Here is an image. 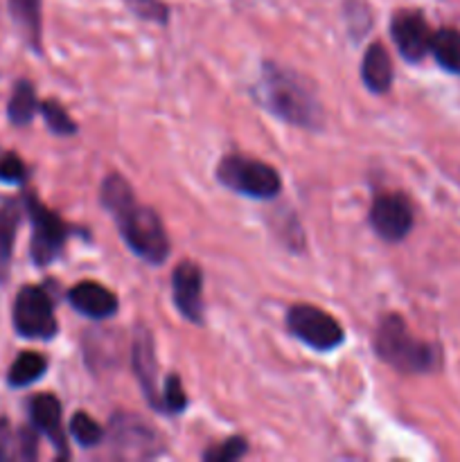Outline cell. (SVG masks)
I'll return each mask as SVG.
<instances>
[{"instance_id":"6da1fadb","label":"cell","mask_w":460,"mask_h":462,"mask_svg":"<svg viewBox=\"0 0 460 462\" xmlns=\"http://www.w3.org/2000/svg\"><path fill=\"white\" fill-rule=\"evenodd\" d=\"M99 201L115 219L122 239L133 255L149 264H162L170 257V237L156 210L135 199L133 189L120 174L102 180Z\"/></svg>"},{"instance_id":"603a6c76","label":"cell","mask_w":460,"mask_h":462,"mask_svg":"<svg viewBox=\"0 0 460 462\" xmlns=\"http://www.w3.org/2000/svg\"><path fill=\"white\" fill-rule=\"evenodd\" d=\"M70 433L81 447H97L102 442L104 431L88 413H75L70 420Z\"/></svg>"},{"instance_id":"4316f807","label":"cell","mask_w":460,"mask_h":462,"mask_svg":"<svg viewBox=\"0 0 460 462\" xmlns=\"http://www.w3.org/2000/svg\"><path fill=\"white\" fill-rule=\"evenodd\" d=\"M27 179V167L16 153H3L0 156V180L9 185H18Z\"/></svg>"},{"instance_id":"30bf717a","label":"cell","mask_w":460,"mask_h":462,"mask_svg":"<svg viewBox=\"0 0 460 462\" xmlns=\"http://www.w3.org/2000/svg\"><path fill=\"white\" fill-rule=\"evenodd\" d=\"M174 305L185 320L203 323V273L197 262H180L171 273Z\"/></svg>"},{"instance_id":"cb8c5ba5","label":"cell","mask_w":460,"mask_h":462,"mask_svg":"<svg viewBox=\"0 0 460 462\" xmlns=\"http://www.w3.org/2000/svg\"><path fill=\"white\" fill-rule=\"evenodd\" d=\"M185 406H188V397H185L180 377L179 374H170L165 379V386H162L161 393V413L179 415L183 413Z\"/></svg>"},{"instance_id":"7c38bea8","label":"cell","mask_w":460,"mask_h":462,"mask_svg":"<svg viewBox=\"0 0 460 462\" xmlns=\"http://www.w3.org/2000/svg\"><path fill=\"white\" fill-rule=\"evenodd\" d=\"M68 302L72 305V310L77 314L86 316V319L104 320L111 319L120 310V302L117 296L106 289L104 284L95 282V280H84V282H77L75 287L68 291Z\"/></svg>"},{"instance_id":"7402d4cb","label":"cell","mask_w":460,"mask_h":462,"mask_svg":"<svg viewBox=\"0 0 460 462\" xmlns=\"http://www.w3.org/2000/svg\"><path fill=\"white\" fill-rule=\"evenodd\" d=\"M39 111L43 113L45 125H48V129L52 131V134H57V135L77 134V125L72 122V117L68 116L66 108H63L59 102H54V99H48V102L41 104Z\"/></svg>"},{"instance_id":"ffe728a7","label":"cell","mask_w":460,"mask_h":462,"mask_svg":"<svg viewBox=\"0 0 460 462\" xmlns=\"http://www.w3.org/2000/svg\"><path fill=\"white\" fill-rule=\"evenodd\" d=\"M48 370V359L39 352H21L12 364L7 374V383L12 388H25L39 382Z\"/></svg>"},{"instance_id":"44dd1931","label":"cell","mask_w":460,"mask_h":462,"mask_svg":"<svg viewBox=\"0 0 460 462\" xmlns=\"http://www.w3.org/2000/svg\"><path fill=\"white\" fill-rule=\"evenodd\" d=\"M36 108H39V99H36L34 86H32L27 79H21L16 86H14L12 99H9L7 104L9 120H12V125L16 126L30 125Z\"/></svg>"},{"instance_id":"8992f818","label":"cell","mask_w":460,"mask_h":462,"mask_svg":"<svg viewBox=\"0 0 460 462\" xmlns=\"http://www.w3.org/2000/svg\"><path fill=\"white\" fill-rule=\"evenodd\" d=\"M287 329L314 352H332L345 341L341 323L314 305H293L287 311Z\"/></svg>"},{"instance_id":"ac0fdd59","label":"cell","mask_w":460,"mask_h":462,"mask_svg":"<svg viewBox=\"0 0 460 462\" xmlns=\"http://www.w3.org/2000/svg\"><path fill=\"white\" fill-rule=\"evenodd\" d=\"M21 221V210L12 199H0V284L7 280L14 255V239Z\"/></svg>"},{"instance_id":"9a60e30c","label":"cell","mask_w":460,"mask_h":462,"mask_svg":"<svg viewBox=\"0 0 460 462\" xmlns=\"http://www.w3.org/2000/svg\"><path fill=\"white\" fill-rule=\"evenodd\" d=\"M39 456L36 433L32 429H14L0 418V460H34Z\"/></svg>"},{"instance_id":"484cf974","label":"cell","mask_w":460,"mask_h":462,"mask_svg":"<svg viewBox=\"0 0 460 462\" xmlns=\"http://www.w3.org/2000/svg\"><path fill=\"white\" fill-rule=\"evenodd\" d=\"M248 451V445L244 438H228L221 445L210 447V449L203 454V460L206 462H235L244 458Z\"/></svg>"},{"instance_id":"277c9868","label":"cell","mask_w":460,"mask_h":462,"mask_svg":"<svg viewBox=\"0 0 460 462\" xmlns=\"http://www.w3.org/2000/svg\"><path fill=\"white\" fill-rule=\"evenodd\" d=\"M216 179L225 189L248 199H275L282 189V179L275 167L242 153H228L216 165Z\"/></svg>"},{"instance_id":"ba28073f","label":"cell","mask_w":460,"mask_h":462,"mask_svg":"<svg viewBox=\"0 0 460 462\" xmlns=\"http://www.w3.org/2000/svg\"><path fill=\"white\" fill-rule=\"evenodd\" d=\"M413 206L400 192L379 194L370 206V226L388 244H397L413 230Z\"/></svg>"},{"instance_id":"9c48e42d","label":"cell","mask_w":460,"mask_h":462,"mask_svg":"<svg viewBox=\"0 0 460 462\" xmlns=\"http://www.w3.org/2000/svg\"><path fill=\"white\" fill-rule=\"evenodd\" d=\"M391 36L404 61L419 63L431 54L433 30L418 9H400L391 18Z\"/></svg>"},{"instance_id":"d4e9b609","label":"cell","mask_w":460,"mask_h":462,"mask_svg":"<svg viewBox=\"0 0 460 462\" xmlns=\"http://www.w3.org/2000/svg\"><path fill=\"white\" fill-rule=\"evenodd\" d=\"M138 18L165 25L170 21V7L162 0H122Z\"/></svg>"},{"instance_id":"8fae6325","label":"cell","mask_w":460,"mask_h":462,"mask_svg":"<svg viewBox=\"0 0 460 462\" xmlns=\"http://www.w3.org/2000/svg\"><path fill=\"white\" fill-rule=\"evenodd\" d=\"M131 361H133V373L143 388L144 397L156 411H161V388H158V361L153 337L144 325L135 329L133 350H131Z\"/></svg>"},{"instance_id":"4fadbf2b","label":"cell","mask_w":460,"mask_h":462,"mask_svg":"<svg viewBox=\"0 0 460 462\" xmlns=\"http://www.w3.org/2000/svg\"><path fill=\"white\" fill-rule=\"evenodd\" d=\"M30 418L36 431L43 433L59 456H68L66 433L61 427V404L54 395H34L30 402Z\"/></svg>"},{"instance_id":"7a4b0ae2","label":"cell","mask_w":460,"mask_h":462,"mask_svg":"<svg viewBox=\"0 0 460 462\" xmlns=\"http://www.w3.org/2000/svg\"><path fill=\"white\" fill-rule=\"evenodd\" d=\"M257 99L278 120L300 129L318 131L323 126V106L314 88L298 72L266 61L257 79Z\"/></svg>"},{"instance_id":"5bb4252c","label":"cell","mask_w":460,"mask_h":462,"mask_svg":"<svg viewBox=\"0 0 460 462\" xmlns=\"http://www.w3.org/2000/svg\"><path fill=\"white\" fill-rule=\"evenodd\" d=\"M361 79H363L365 88L374 95H383L391 90L395 70H392L391 54L379 41L365 50L363 61H361Z\"/></svg>"},{"instance_id":"5b68a950","label":"cell","mask_w":460,"mask_h":462,"mask_svg":"<svg viewBox=\"0 0 460 462\" xmlns=\"http://www.w3.org/2000/svg\"><path fill=\"white\" fill-rule=\"evenodd\" d=\"M25 210L32 221L30 255L36 266H48L61 255L72 228L48 206L39 201L34 194H25Z\"/></svg>"},{"instance_id":"d6986e66","label":"cell","mask_w":460,"mask_h":462,"mask_svg":"<svg viewBox=\"0 0 460 462\" xmlns=\"http://www.w3.org/2000/svg\"><path fill=\"white\" fill-rule=\"evenodd\" d=\"M431 54L442 70L460 77V30L442 27V30L433 32Z\"/></svg>"},{"instance_id":"2e32d148","label":"cell","mask_w":460,"mask_h":462,"mask_svg":"<svg viewBox=\"0 0 460 462\" xmlns=\"http://www.w3.org/2000/svg\"><path fill=\"white\" fill-rule=\"evenodd\" d=\"M113 433H115V447L122 454L129 456H153L156 454V436L147 429V424L138 422V420H117Z\"/></svg>"},{"instance_id":"52a82bcc","label":"cell","mask_w":460,"mask_h":462,"mask_svg":"<svg viewBox=\"0 0 460 462\" xmlns=\"http://www.w3.org/2000/svg\"><path fill=\"white\" fill-rule=\"evenodd\" d=\"M14 328L18 337L32 341H50L59 325L54 319V302L43 287L27 284L18 291L14 302Z\"/></svg>"},{"instance_id":"3957f363","label":"cell","mask_w":460,"mask_h":462,"mask_svg":"<svg viewBox=\"0 0 460 462\" xmlns=\"http://www.w3.org/2000/svg\"><path fill=\"white\" fill-rule=\"evenodd\" d=\"M374 352L383 364L401 374H431L442 365L440 347L415 337L397 314L383 316L379 323Z\"/></svg>"},{"instance_id":"e0dca14e","label":"cell","mask_w":460,"mask_h":462,"mask_svg":"<svg viewBox=\"0 0 460 462\" xmlns=\"http://www.w3.org/2000/svg\"><path fill=\"white\" fill-rule=\"evenodd\" d=\"M7 7L25 43L41 52V0H7Z\"/></svg>"}]
</instances>
